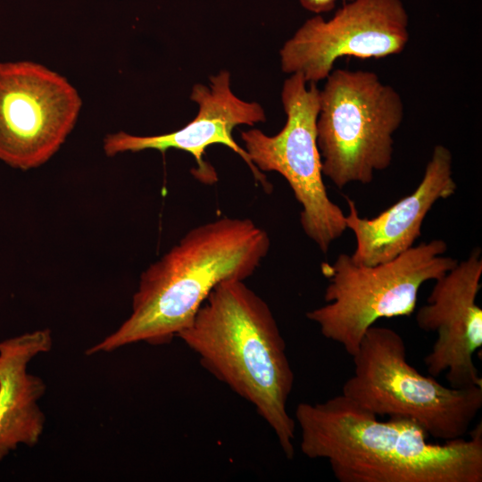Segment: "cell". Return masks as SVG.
<instances>
[{
    "label": "cell",
    "instance_id": "obj_1",
    "mask_svg": "<svg viewBox=\"0 0 482 482\" xmlns=\"http://www.w3.org/2000/svg\"><path fill=\"white\" fill-rule=\"evenodd\" d=\"M300 448L329 462L340 482H482V424L470 439L428 442L415 420H378L345 395L300 403Z\"/></svg>",
    "mask_w": 482,
    "mask_h": 482
},
{
    "label": "cell",
    "instance_id": "obj_2",
    "mask_svg": "<svg viewBox=\"0 0 482 482\" xmlns=\"http://www.w3.org/2000/svg\"><path fill=\"white\" fill-rule=\"evenodd\" d=\"M270 247L268 233L248 218L222 217L191 229L142 272L128 319L86 353L170 343L216 286L252 276Z\"/></svg>",
    "mask_w": 482,
    "mask_h": 482
},
{
    "label": "cell",
    "instance_id": "obj_3",
    "mask_svg": "<svg viewBox=\"0 0 482 482\" xmlns=\"http://www.w3.org/2000/svg\"><path fill=\"white\" fill-rule=\"evenodd\" d=\"M177 337L203 367L254 406L292 459L296 423L287 401L295 376L267 303L243 280L223 281Z\"/></svg>",
    "mask_w": 482,
    "mask_h": 482
},
{
    "label": "cell",
    "instance_id": "obj_4",
    "mask_svg": "<svg viewBox=\"0 0 482 482\" xmlns=\"http://www.w3.org/2000/svg\"><path fill=\"white\" fill-rule=\"evenodd\" d=\"M352 357L353 372L342 395L377 417L411 419L445 442L463 438L482 408V386H446L422 375L390 328L371 326Z\"/></svg>",
    "mask_w": 482,
    "mask_h": 482
},
{
    "label": "cell",
    "instance_id": "obj_5",
    "mask_svg": "<svg viewBox=\"0 0 482 482\" xmlns=\"http://www.w3.org/2000/svg\"><path fill=\"white\" fill-rule=\"evenodd\" d=\"M446 250L444 240L434 239L372 266L356 264L350 255L341 253L332 264H322L328 279L324 294L327 304L308 312L306 317L319 326L325 338L353 356L377 320L410 316L421 286L457 264L444 255Z\"/></svg>",
    "mask_w": 482,
    "mask_h": 482
},
{
    "label": "cell",
    "instance_id": "obj_6",
    "mask_svg": "<svg viewBox=\"0 0 482 482\" xmlns=\"http://www.w3.org/2000/svg\"><path fill=\"white\" fill-rule=\"evenodd\" d=\"M325 80L316 122L322 175L338 188L369 184L392 162L402 96L373 71L334 69Z\"/></svg>",
    "mask_w": 482,
    "mask_h": 482
},
{
    "label": "cell",
    "instance_id": "obj_7",
    "mask_svg": "<svg viewBox=\"0 0 482 482\" xmlns=\"http://www.w3.org/2000/svg\"><path fill=\"white\" fill-rule=\"evenodd\" d=\"M281 103L287 116L282 129L269 136L259 129L240 137L251 162L262 172L276 171L288 182L302 205L300 222L305 235L323 253L347 229L345 215L327 194L317 145L320 89L300 73L283 82Z\"/></svg>",
    "mask_w": 482,
    "mask_h": 482
},
{
    "label": "cell",
    "instance_id": "obj_8",
    "mask_svg": "<svg viewBox=\"0 0 482 482\" xmlns=\"http://www.w3.org/2000/svg\"><path fill=\"white\" fill-rule=\"evenodd\" d=\"M82 105L62 75L31 61L0 62V161L21 170L48 162Z\"/></svg>",
    "mask_w": 482,
    "mask_h": 482
},
{
    "label": "cell",
    "instance_id": "obj_9",
    "mask_svg": "<svg viewBox=\"0 0 482 482\" xmlns=\"http://www.w3.org/2000/svg\"><path fill=\"white\" fill-rule=\"evenodd\" d=\"M409 40V15L401 0H350L328 20L320 14L306 20L281 46L280 67L317 84L342 57L399 54Z\"/></svg>",
    "mask_w": 482,
    "mask_h": 482
},
{
    "label": "cell",
    "instance_id": "obj_10",
    "mask_svg": "<svg viewBox=\"0 0 482 482\" xmlns=\"http://www.w3.org/2000/svg\"><path fill=\"white\" fill-rule=\"evenodd\" d=\"M230 73L222 70L209 78V86L196 83L193 86L190 99L198 106L196 116L180 129L162 135L136 136L124 131L108 134L104 138L103 148L107 156L125 152L157 150L162 153L178 149L189 153L197 168L195 177L205 184L217 180L214 169L204 156L206 148L214 144L228 146L248 165L253 178L266 192L272 189L263 172L251 162L245 150L233 138L232 131L239 125L253 126L266 120L263 107L257 102L239 98L231 89Z\"/></svg>",
    "mask_w": 482,
    "mask_h": 482
},
{
    "label": "cell",
    "instance_id": "obj_11",
    "mask_svg": "<svg viewBox=\"0 0 482 482\" xmlns=\"http://www.w3.org/2000/svg\"><path fill=\"white\" fill-rule=\"evenodd\" d=\"M482 258L475 248L436 283L416 313L418 327L437 337L424 358L428 374L446 372L451 386H482L474 354L482 346V311L476 300L481 287Z\"/></svg>",
    "mask_w": 482,
    "mask_h": 482
},
{
    "label": "cell",
    "instance_id": "obj_12",
    "mask_svg": "<svg viewBox=\"0 0 482 482\" xmlns=\"http://www.w3.org/2000/svg\"><path fill=\"white\" fill-rule=\"evenodd\" d=\"M456 187L452 153L446 146L436 145L417 188L377 217H360L355 203L346 197L349 213L345 223L356 239L352 261L360 265H377L411 248L434 204L453 195Z\"/></svg>",
    "mask_w": 482,
    "mask_h": 482
},
{
    "label": "cell",
    "instance_id": "obj_13",
    "mask_svg": "<svg viewBox=\"0 0 482 482\" xmlns=\"http://www.w3.org/2000/svg\"><path fill=\"white\" fill-rule=\"evenodd\" d=\"M52 344L48 328L0 342V461L20 444L34 446L43 433L46 418L37 401L46 385L27 369Z\"/></svg>",
    "mask_w": 482,
    "mask_h": 482
},
{
    "label": "cell",
    "instance_id": "obj_14",
    "mask_svg": "<svg viewBox=\"0 0 482 482\" xmlns=\"http://www.w3.org/2000/svg\"><path fill=\"white\" fill-rule=\"evenodd\" d=\"M337 0H300L301 5L315 14H322L335 8ZM350 1V0H347Z\"/></svg>",
    "mask_w": 482,
    "mask_h": 482
}]
</instances>
